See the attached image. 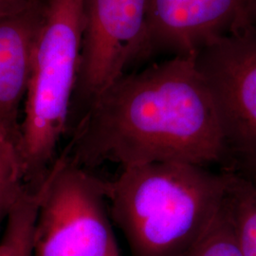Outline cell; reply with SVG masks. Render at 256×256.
<instances>
[{
    "instance_id": "cell-6",
    "label": "cell",
    "mask_w": 256,
    "mask_h": 256,
    "mask_svg": "<svg viewBox=\"0 0 256 256\" xmlns=\"http://www.w3.org/2000/svg\"><path fill=\"white\" fill-rule=\"evenodd\" d=\"M147 10L148 0H84L82 48L72 106V113L75 108L80 112L77 122L131 64L147 58Z\"/></svg>"
},
{
    "instance_id": "cell-10",
    "label": "cell",
    "mask_w": 256,
    "mask_h": 256,
    "mask_svg": "<svg viewBox=\"0 0 256 256\" xmlns=\"http://www.w3.org/2000/svg\"><path fill=\"white\" fill-rule=\"evenodd\" d=\"M230 173L228 203L242 256H256V187L238 173Z\"/></svg>"
},
{
    "instance_id": "cell-13",
    "label": "cell",
    "mask_w": 256,
    "mask_h": 256,
    "mask_svg": "<svg viewBox=\"0 0 256 256\" xmlns=\"http://www.w3.org/2000/svg\"><path fill=\"white\" fill-rule=\"evenodd\" d=\"M44 1L45 0H0V14L26 9Z\"/></svg>"
},
{
    "instance_id": "cell-12",
    "label": "cell",
    "mask_w": 256,
    "mask_h": 256,
    "mask_svg": "<svg viewBox=\"0 0 256 256\" xmlns=\"http://www.w3.org/2000/svg\"><path fill=\"white\" fill-rule=\"evenodd\" d=\"M25 185L18 147L8 138L0 137V224Z\"/></svg>"
},
{
    "instance_id": "cell-7",
    "label": "cell",
    "mask_w": 256,
    "mask_h": 256,
    "mask_svg": "<svg viewBox=\"0 0 256 256\" xmlns=\"http://www.w3.org/2000/svg\"><path fill=\"white\" fill-rule=\"evenodd\" d=\"M256 0H148L147 57H194L204 46L254 23Z\"/></svg>"
},
{
    "instance_id": "cell-11",
    "label": "cell",
    "mask_w": 256,
    "mask_h": 256,
    "mask_svg": "<svg viewBox=\"0 0 256 256\" xmlns=\"http://www.w3.org/2000/svg\"><path fill=\"white\" fill-rule=\"evenodd\" d=\"M185 256H242L234 229L228 196L210 229Z\"/></svg>"
},
{
    "instance_id": "cell-2",
    "label": "cell",
    "mask_w": 256,
    "mask_h": 256,
    "mask_svg": "<svg viewBox=\"0 0 256 256\" xmlns=\"http://www.w3.org/2000/svg\"><path fill=\"white\" fill-rule=\"evenodd\" d=\"M229 182L228 170L185 162L122 169L106 180L110 216L132 256H185L220 214Z\"/></svg>"
},
{
    "instance_id": "cell-4",
    "label": "cell",
    "mask_w": 256,
    "mask_h": 256,
    "mask_svg": "<svg viewBox=\"0 0 256 256\" xmlns=\"http://www.w3.org/2000/svg\"><path fill=\"white\" fill-rule=\"evenodd\" d=\"M106 180L60 156L42 183L32 256H120Z\"/></svg>"
},
{
    "instance_id": "cell-8",
    "label": "cell",
    "mask_w": 256,
    "mask_h": 256,
    "mask_svg": "<svg viewBox=\"0 0 256 256\" xmlns=\"http://www.w3.org/2000/svg\"><path fill=\"white\" fill-rule=\"evenodd\" d=\"M45 1L0 14V124L16 146L21 122L20 108L26 95Z\"/></svg>"
},
{
    "instance_id": "cell-15",
    "label": "cell",
    "mask_w": 256,
    "mask_h": 256,
    "mask_svg": "<svg viewBox=\"0 0 256 256\" xmlns=\"http://www.w3.org/2000/svg\"><path fill=\"white\" fill-rule=\"evenodd\" d=\"M0 137L8 138L12 142H14V140H12V138L9 137V135L6 133V131L4 130V128H2V126H1V124H0Z\"/></svg>"
},
{
    "instance_id": "cell-9",
    "label": "cell",
    "mask_w": 256,
    "mask_h": 256,
    "mask_svg": "<svg viewBox=\"0 0 256 256\" xmlns=\"http://www.w3.org/2000/svg\"><path fill=\"white\" fill-rule=\"evenodd\" d=\"M42 184L25 185L6 218L0 241V256H32V236Z\"/></svg>"
},
{
    "instance_id": "cell-5",
    "label": "cell",
    "mask_w": 256,
    "mask_h": 256,
    "mask_svg": "<svg viewBox=\"0 0 256 256\" xmlns=\"http://www.w3.org/2000/svg\"><path fill=\"white\" fill-rule=\"evenodd\" d=\"M223 133L229 170L256 160V25L248 24L194 56Z\"/></svg>"
},
{
    "instance_id": "cell-3",
    "label": "cell",
    "mask_w": 256,
    "mask_h": 256,
    "mask_svg": "<svg viewBox=\"0 0 256 256\" xmlns=\"http://www.w3.org/2000/svg\"><path fill=\"white\" fill-rule=\"evenodd\" d=\"M84 30V0H46L34 46L18 150L24 183L39 185L70 126Z\"/></svg>"
},
{
    "instance_id": "cell-14",
    "label": "cell",
    "mask_w": 256,
    "mask_h": 256,
    "mask_svg": "<svg viewBox=\"0 0 256 256\" xmlns=\"http://www.w3.org/2000/svg\"><path fill=\"white\" fill-rule=\"evenodd\" d=\"M230 170L240 174L256 187V160L236 165Z\"/></svg>"
},
{
    "instance_id": "cell-1",
    "label": "cell",
    "mask_w": 256,
    "mask_h": 256,
    "mask_svg": "<svg viewBox=\"0 0 256 256\" xmlns=\"http://www.w3.org/2000/svg\"><path fill=\"white\" fill-rule=\"evenodd\" d=\"M66 154L90 170L104 162L122 169L168 162L228 165L210 92L186 56L120 76L74 126Z\"/></svg>"
}]
</instances>
